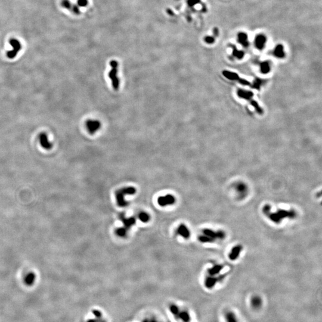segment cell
Masks as SVG:
<instances>
[{"label":"cell","mask_w":322,"mask_h":322,"mask_svg":"<svg viewBox=\"0 0 322 322\" xmlns=\"http://www.w3.org/2000/svg\"><path fill=\"white\" fill-rule=\"evenodd\" d=\"M136 192V190L133 187H127L118 190L115 193L116 202L119 207H125L128 205V202L125 199L126 195H132Z\"/></svg>","instance_id":"obj_1"},{"label":"cell","mask_w":322,"mask_h":322,"mask_svg":"<svg viewBox=\"0 0 322 322\" xmlns=\"http://www.w3.org/2000/svg\"><path fill=\"white\" fill-rule=\"evenodd\" d=\"M238 96L240 98H242L243 99L248 101L249 103L254 107L255 110L257 113L259 114H263V109L261 108V106L259 105L258 102L256 100L253 99V93L248 90H245L244 89H239L238 92Z\"/></svg>","instance_id":"obj_2"},{"label":"cell","mask_w":322,"mask_h":322,"mask_svg":"<svg viewBox=\"0 0 322 322\" xmlns=\"http://www.w3.org/2000/svg\"><path fill=\"white\" fill-rule=\"evenodd\" d=\"M224 233H222V231L215 232L212 230L206 229L202 231V233L200 236L199 239L200 242L203 243L213 242L218 239L221 240L224 238Z\"/></svg>","instance_id":"obj_3"},{"label":"cell","mask_w":322,"mask_h":322,"mask_svg":"<svg viewBox=\"0 0 322 322\" xmlns=\"http://www.w3.org/2000/svg\"><path fill=\"white\" fill-rule=\"evenodd\" d=\"M111 69L109 73V78L111 80L112 87L115 90H118L119 87V79L118 76V63L115 60L110 62Z\"/></svg>","instance_id":"obj_4"},{"label":"cell","mask_w":322,"mask_h":322,"mask_svg":"<svg viewBox=\"0 0 322 322\" xmlns=\"http://www.w3.org/2000/svg\"><path fill=\"white\" fill-rule=\"evenodd\" d=\"M9 44L13 48L11 50L8 51L6 56L8 59H13L22 49V44L17 39L11 38L9 40Z\"/></svg>","instance_id":"obj_5"},{"label":"cell","mask_w":322,"mask_h":322,"mask_svg":"<svg viewBox=\"0 0 322 322\" xmlns=\"http://www.w3.org/2000/svg\"><path fill=\"white\" fill-rule=\"evenodd\" d=\"M222 74H223V75L224 77L227 78V79H230V80L236 81H238V83H239L240 84L244 85H251V84L248 81L246 80L244 78H240L236 73H235V72H230V71H229V70H223L222 71Z\"/></svg>","instance_id":"obj_6"},{"label":"cell","mask_w":322,"mask_h":322,"mask_svg":"<svg viewBox=\"0 0 322 322\" xmlns=\"http://www.w3.org/2000/svg\"><path fill=\"white\" fill-rule=\"evenodd\" d=\"M86 127L88 131L91 134H94L101 128V123L99 121L96 119H90L86 122Z\"/></svg>","instance_id":"obj_7"},{"label":"cell","mask_w":322,"mask_h":322,"mask_svg":"<svg viewBox=\"0 0 322 322\" xmlns=\"http://www.w3.org/2000/svg\"><path fill=\"white\" fill-rule=\"evenodd\" d=\"M176 202V198L172 195H167L163 196H161L158 199V203L161 207H166L171 205Z\"/></svg>","instance_id":"obj_8"},{"label":"cell","mask_w":322,"mask_h":322,"mask_svg":"<svg viewBox=\"0 0 322 322\" xmlns=\"http://www.w3.org/2000/svg\"><path fill=\"white\" fill-rule=\"evenodd\" d=\"M266 42H267V37L263 34H259V35H257L256 37L255 38V41H254L255 46L257 49H258L260 50H262L266 46Z\"/></svg>","instance_id":"obj_9"},{"label":"cell","mask_w":322,"mask_h":322,"mask_svg":"<svg viewBox=\"0 0 322 322\" xmlns=\"http://www.w3.org/2000/svg\"><path fill=\"white\" fill-rule=\"evenodd\" d=\"M119 218L120 220H121V221L123 222L124 226L123 227H125L126 229L127 230H129L136 223V219L134 217H125V215L123 214H121L119 216Z\"/></svg>","instance_id":"obj_10"},{"label":"cell","mask_w":322,"mask_h":322,"mask_svg":"<svg viewBox=\"0 0 322 322\" xmlns=\"http://www.w3.org/2000/svg\"><path fill=\"white\" fill-rule=\"evenodd\" d=\"M39 140L41 145L44 149H46L47 150H50L51 149L52 144L49 142L46 133H41L39 136Z\"/></svg>","instance_id":"obj_11"},{"label":"cell","mask_w":322,"mask_h":322,"mask_svg":"<svg viewBox=\"0 0 322 322\" xmlns=\"http://www.w3.org/2000/svg\"><path fill=\"white\" fill-rule=\"evenodd\" d=\"M177 233L186 239L189 238L190 236V231L188 229V228L183 224L178 226L177 230Z\"/></svg>","instance_id":"obj_12"},{"label":"cell","mask_w":322,"mask_h":322,"mask_svg":"<svg viewBox=\"0 0 322 322\" xmlns=\"http://www.w3.org/2000/svg\"><path fill=\"white\" fill-rule=\"evenodd\" d=\"M238 41L239 43L244 47H247L249 46L248 36L245 32H239L238 35Z\"/></svg>","instance_id":"obj_13"},{"label":"cell","mask_w":322,"mask_h":322,"mask_svg":"<svg viewBox=\"0 0 322 322\" xmlns=\"http://www.w3.org/2000/svg\"><path fill=\"white\" fill-rule=\"evenodd\" d=\"M274 55L277 58L282 59L285 56V53L284 51V47L282 44H278L276 46L274 50Z\"/></svg>","instance_id":"obj_14"},{"label":"cell","mask_w":322,"mask_h":322,"mask_svg":"<svg viewBox=\"0 0 322 322\" xmlns=\"http://www.w3.org/2000/svg\"><path fill=\"white\" fill-rule=\"evenodd\" d=\"M232 49H233V56L238 59H242L244 56V52L241 50H239L236 47L234 46H231Z\"/></svg>","instance_id":"obj_15"},{"label":"cell","mask_w":322,"mask_h":322,"mask_svg":"<svg viewBox=\"0 0 322 322\" xmlns=\"http://www.w3.org/2000/svg\"><path fill=\"white\" fill-rule=\"evenodd\" d=\"M260 70L261 73L262 74H268L270 70V65L269 62L267 61L261 62L260 63Z\"/></svg>","instance_id":"obj_16"},{"label":"cell","mask_w":322,"mask_h":322,"mask_svg":"<svg viewBox=\"0 0 322 322\" xmlns=\"http://www.w3.org/2000/svg\"><path fill=\"white\" fill-rule=\"evenodd\" d=\"M35 280V275L34 273H29L27 276L25 277L24 282L26 284H27L28 286H31L34 283Z\"/></svg>","instance_id":"obj_17"},{"label":"cell","mask_w":322,"mask_h":322,"mask_svg":"<svg viewBox=\"0 0 322 322\" xmlns=\"http://www.w3.org/2000/svg\"><path fill=\"white\" fill-rule=\"evenodd\" d=\"M128 231V230H127L125 227H119V228L116 229L115 230V233L116 234L117 236L121 237V238H123L127 236Z\"/></svg>","instance_id":"obj_18"},{"label":"cell","mask_w":322,"mask_h":322,"mask_svg":"<svg viewBox=\"0 0 322 322\" xmlns=\"http://www.w3.org/2000/svg\"><path fill=\"white\" fill-rule=\"evenodd\" d=\"M138 218L141 221H142L143 222H148L150 220V216L147 213L145 212H142L138 215Z\"/></svg>","instance_id":"obj_19"},{"label":"cell","mask_w":322,"mask_h":322,"mask_svg":"<svg viewBox=\"0 0 322 322\" xmlns=\"http://www.w3.org/2000/svg\"><path fill=\"white\" fill-rule=\"evenodd\" d=\"M72 5L73 4L71 3V2L69 0H61V2H60V6L61 7L63 8L67 9L68 10H71Z\"/></svg>","instance_id":"obj_20"},{"label":"cell","mask_w":322,"mask_h":322,"mask_svg":"<svg viewBox=\"0 0 322 322\" xmlns=\"http://www.w3.org/2000/svg\"><path fill=\"white\" fill-rule=\"evenodd\" d=\"M263 83H264V81L261 79H256L253 81V84L252 85V87L253 88H255V89H257V90H260V88L261 85L263 84Z\"/></svg>","instance_id":"obj_21"},{"label":"cell","mask_w":322,"mask_h":322,"mask_svg":"<svg viewBox=\"0 0 322 322\" xmlns=\"http://www.w3.org/2000/svg\"><path fill=\"white\" fill-rule=\"evenodd\" d=\"M237 189H238V192L241 194H244V193L245 194L246 191V187L245 184H242V183L238 184Z\"/></svg>","instance_id":"obj_22"},{"label":"cell","mask_w":322,"mask_h":322,"mask_svg":"<svg viewBox=\"0 0 322 322\" xmlns=\"http://www.w3.org/2000/svg\"><path fill=\"white\" fill-rule=\"evenodd\" d=\"M79 7H78L77 5H72V8L70 10V11L74 13L75 15H78L80 14V10H79Z\"/></svg>","instance_id":"obj_23"},{"label":"cell","mask_w":322,"mask_h":322,"mask_svg":"<svg viewBox=\"0 0 322 322\" xmlns=\"http://www.w3.org/2000/svg\"><path fill=\"white\" fill-rule=\"evenodd\" d=\"M88 0H78L77 1V6L78 7H85L88 4Z\"/></svg>","instance_id":"obj_24"},{"label":"cell","mask_w":322,"mask_h":322,"mask_svg":"<svg viewBox=\"0 0 322 322\" xmlns=\"http://www.w3.org/2000/svg\"><path fill=\"white\" fill-rule=\"evenodd\" d=\"M205 41L208 44H212L215 42L214 37L212 36H207L205 38Z\"/></svg>","instance_id":"obj_25"},{"label":"cell","mask_w":322,"mask_h":322,"mask_svg":"<svg viewBox=\"0 0 322 322\" xmlns=\"http://www.w3.org/2000/svg\"><path fill=\"white\" fill-rule=\"evenodd\" d=\"M261 304L260 299L257 297H255L254 299H253V306L255 307H260V305Z\"/></svg>","instance_id":"obj_26"},{"label":"cell","mask_w":322,"mask_h":322,"mask_svg":"<svg viewBox=\"0 0 322 322\" xmlns=\"http://www.w3.org/2000/svg\"><path fill=\"white\" fill-rule=\"evenodd\" d=\"M227 315H227L228 322H237V321H236V319H235V315L231 314V313Z\"/></svg>","instance_id":"obj_27"},{"label":"cell","mask_w":322,"mask_h":322,"mask_svg":"<svg viewBox=\"0 0 322 322\" xmlns=\"http://www.w3.org/2000/svg\"><path fill=\"white\" fill-rule=\"evenodd\" d=\"M200 2V0H189L188 1V4L190 6H193L196 4H198Z\"/></svg>","instance_id":"obj_28"},{"label":"cell","mask_w":322,"mask_h":322,"mask_svg":"<svg viewBox=\"0 0 322 322\" xmlns=\"http://www.w3.org/2000/svg\"><path fill=\"white\" fill-rule=\"evenodd\" d=\"M214 34L216 36L218 35V28H215L214 30Z\"/></svg>","instance_id":"obj_29"}]
</instances>
